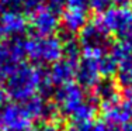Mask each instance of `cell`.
Wrapping results in <instances>:
<instances>
[{
  "instance_id": "6da1fadb",
  "label": "cell",
  "mask_w": 132,
  "mask_h": 131,
  "mask_svg": "<svg viewBox=\"0 0 132 131\" xmlns=\"http://www.w3.org/2000/svg\"><path fill=\"white\" fill-rule=\"evenodd\" d=\"M0 85L3 86L6 96L13 99L15 103H24L41 96L51 87L48 73L41 66L27 62H20L9 73V76Z\"/></svg>"
},
{
  "instance_id": "7a4b0ae2",
  "label": "cell",
  "mask_w": 132,
  "mask_h": 131,
  "mask_svg": "<svg viewBox=\"0 0 132 131\" xmlns=\"http://www.w3.org/2000/svg\"><path fill=\"white\" fill-rule=\"evenodd\" d=\"M53 107L59 114L70 118L72 123L93 121L97 107L86 95V90L77 83H69L56 89Z\"/></svg>"
},
{
  "instance_id": "3957f363",
  "label": "cell",
  "mask_w": 132,
  "mask_h": 131,
  "mask_svg": "<svg viewBox=\"0 0 132 131\" xmlns=\"http://www.w3.org/2000/svg\"><path fill=\"white\" fill-rule=\"evenodd\" d=\"M24 58H28L31 62L41 65H53L63 57L65 42L56 35H32L21 40Z\"/></svg>"
},
{
  "instance_id": "277c9868",
  "label": "cell",
  "mask_w": 132,
  "mask_h": 131,
  "mask_svg": "<svg viewBox=\"0 0 132 131\" xmlns=\"http://www.w3.org/2000/svg\"><path fill=\"white\" fill-rule=\"evenodd\" d=\"M96 21L110 37H117L119 41L132 40V9L111 6L96 17Z\"/></svg>"
},
{
  "instance_id": "5b68a950",
  "label": "cell",
  "mask_w": 132,
  "mask_h": 131,
  "mask_svg": "<svg viewBox=\"0 0 132 131\" xmlns=\"http://www.w3.org/2000/svg\"><path fill=\"white\" fill-rule=\"evenodd\" d=\"M26 16L28 27L34 31L35 35H55V33L61 27L59 10L45 2L35 6Z\"/></svg>"
},
{
  "instance_id": "8992f818",
  "label": "cell",
  "mask_w": 132,
  "mask_h": 131,
  "mask_svg": "<svg viewBox=\"0 0 132 131\" xmlns=\"http://www.w3.org/2000/svg\"><path fill=\"white\" fill-rule=\"evenodd\" d=\"M28 28L27 16L17 6L6 4L0 9V38L4 41L23 40V35Z\"/></svg>"
},
{
  "instance_id": "52a82bcc",
  "label": "cell",
  "mask_w": 132,
  "mask_h": 131,
  "mask_svg": "<svg viewBox=\"0 0 132 131\" xmlns=\"http://www.w3.org/2000/svg\"><path fill=\"white\" fill-rule=\"evenodd\" d=\"M0 131H32L35 117L24 103H9L0 110Z\"/></svg>"
},
{
  "instance_id": "ba28073f",
  "label": "cell",
  "mask_w": 132,
  "mask_h": 131,
  "mask_svg": "<svg viewBox=\"0 0 132 131\" xmlns=\"http://www.w3.org/2000/svg\"><path fill=\"white\" fill-rule=\"evenodd\" d=\"M89 0H65L61 26L68 34H79L89 24Z\"/></svg>"
},
{
  "instance_id": "9c48e42d",
  "label": "cell",
  "mask_w": 132,
  "mask_h": 131,
  "mask_svg": "<svg viewBox=\"0 0 132 131\" xmlns=\"http://www.w3.org/2000/svg\"><path fill=\"white\" fill-rule=\"evenodd\" d=\"M103 109V123L110 128L117 130L127 126L132 121V92H128L127 96L105 103L101 106Z\"/></svg>"
},
{
  "instance_id": "30bf717a",
  "label": "cell",
  "mask_w": 132,
  "mask_h": 131,
  "mask_svg": "<svg viewBox=\"0 0 132 131\" xmlns=\"http://www.w3.org/2000/svg\"><path fill=\"white\" fill-rule=\"evenodd\" d=\"M110 52L115 61L119 85L132 92V40L118 41L111 47Z\"/></svg>"
},
{
  "instance_id": "8fae6325",
  "label": "cell",
  "mask_w": 132,
  "mask_h": 131,
  "mask_svg": "<svg viewBox=\"0 0 132 131\" xmlns=\"http://www.w3.org/2000/svg\"><path fill=\"white\" fill-rule=\"evenodd\" d=\"M77 44L81 52H105L110 47V35L96 21H93L79 33Z\"/></svg>"
},
{
  "instance_id": "7c38bea8",
  "label": "cell",
  "mask_w": 132,
  "mask_h": 131,
  "mask_svg": "<svg viewBox=\"0 0 132 131\" xmlns=\"http://www.w3.org/2000/svg\"><path fill=\"white\" fill-rule=\"evenodd\" d=\"M23 61L24 52L21 47V40L0 42V83Z\"/></svg>"
},
{
  "instance_id": "4fadbf2b",
  "label": "cell",
  "mask_w": 132,
  "mask_h": 131,
  "mask_svg": "<svg viewBox=\"0 0 132 131\" xmlns=\"http://www.w3.org/2000/svg\"><path fill=\"white\" fill-rule=\"evenodd\" d=\"M79 59L63 55L58 62L51 65L49 72H46L51 86L55 85L61 87V86L69 85V83H73V80L76 79V71H77Z\"/></svg>"
},
{
  "instance_id": "5bb4252c",
  "label": "cell",
  "mask_w": 132,
  "mask_h": 131,
  "mask_svg": "<svg viewBox=\"0 0 132 131\" xmlns=\"http://www.w3.org/2000/svg\"><path fill=\"white\" fill-rule=\"evenodd\" d=\"M68 131H114L103 121H87V123H72Z\"/></svg>"
},
{
  "instance_id": "9a60e30c",
  "label": "cell",
  "mask_w": 132,
  "mask_h": 131,
  "mask_svg": "<svg viewBox=\"0 0 132 131\" xmlns=\"http://www.w3.org/2000/svg\"><path fill=\"white\" fill-rule=\"evenodd\" d=\"M112 3H114V0H89V7L90 10H94L100 14L111 7Z\"/></svg>"
},
{
  "instance_id": "2e32d148",
  "label": "cell",
  "mask_w": 132,
  "mask_h": 131,
  "mask_svg": "<svg viewBox=\"0 0 132 131\" xmlns=\"http://www.w3.org/2000/svg\"><path fill=\"white\" fill-rule=\"evenodd\" d=\"M32 131H61V128H59V126L56 123H53V121H44V123H41L38 127L32 128Z\"/></svg>"
},
{
  "instance_id": "e0dca14e",
  "label": "cell",
  "mask_w": 132,
  "mask_h": 131,
  "mask_svg": "<svg viewBox=\"0 0 132 131\" xmlns=\"http://www.w3.org/2000/svg\"><path fill=\"white\" fill-rule=\"evenodd\" d=\"M114 3H117V6L132 9V0H114Z\"/></svg>"
},
{
  "instance_id": "ac0fdd59",
  "label": "cell",
  "mask_w": 132,
  "mask_h": 131,
  "mask_svg": "<svg viewBox=\"0 0 132 131\" xmlns=\"http://www.w3.org/2000/svg\"><path fill=\"white\" fill-rule=\"evenodd\" d=\"M6 99H7L6 92H4V89H3V86L0 85V104H3V103L6 102Z\"/></svg>"
},
{
  "instance_id": "d6986e66",
  "label": "cell",
  "mask_w": 132,
  "mask_h": 131,
  "mask_svg": "<svg viewBox=\"0 0 132 131\" xmlns=\"http://www.w3.org/2000/svg\"><path fill=\"white\" fill-rule=\"evenodd\" d=\"M23 0H3V3L6 4H11V6H18V3H21Z\"/></svg>"
},
{
  "instance_id": "ffe728a7",
  "label": "cell",
  "mask_w": 132,
  "mask_h": 131,
  "mask_svg": "<svg viewBox=\"0 0 132 131\" xmlns=\"http://www.w3.org/2000/svg\"><path fill=\"white\" fill-rule=\"evenodd\" d=\"M119 131H132V121H131V123H128L127 126L121 127V128H119Z\"/></svg>"
},
{
  "instance_id": "44dd1931",
  "label": "cell",
  "mask_w": 132,
  "mask_h": 131,
  "mask_svg": "<svg viewBox=\"0 0 132 131\" xmlns=\"http://www.w3.org/2000/svg\"><path fill=\"white\" fill-rule=\"evenodd\" d=\"M0 127H2V121H0Z\"/></svg>"
}]
</instances>
